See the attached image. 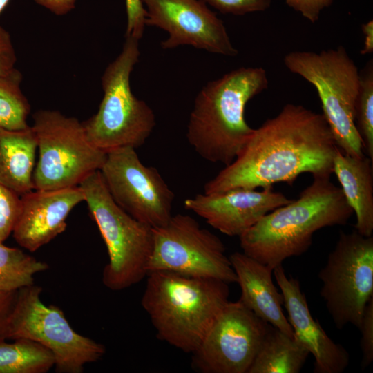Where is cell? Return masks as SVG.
<instances>
[{"label":"cell","instance_id":"34","mask_svg":"<svg viewBox=\"0 0 373 373\" xmlns=\"http://www.w3.org/2000/svg\"><path fill=\"white\" fill-rule=\"evenodd\" d=\"M364 37L363 46L361 54L365 55L373 52V21L371 19L361 26Z\"/></svg>","mask_w":373,"mask_h":373},{"label":"cell","instance_id":"8","mask_svg":"<svg viewBox=\"0 0 373 373\" xmlns=\"http://www.w3.org/2000/svg\"><path fill=\"white\" fill-rule=\"evenodd\" d=\"M32 119L39 152L32 177L34 189L77 186L100 170L106 153L88 140L82 122L49 109L37 111Z\"/></svg>","mask_w":373,"mask_h":373},{"label":"cell","instance_id":"13","mask_svg":"<svg viewBox=\"0 0 373 373\" xmlns=\"http://www.w3.org/2000/svg\"><path fill=\"white\" fill-rule=\"evenodd\" d=\"M272 325L239 300L224 306L192 353L202 373H247Z\"/></svg>","mask_w":373,"mask_h":373},{"label":"cell","instance_id":"35","mask_svg":"<svg viewBox=\"0 0 373 373\" xmlns=\"http://www.w3.org/2000/svg\"><path fill=\"white\" fill-rule=\"evenodd\" d=\"M10 0H0V15L6 7Z\"/></svg>","mask_w":373,"mask_h":373},{"label":"cell","instance_id":"29","mask_svg":"<svg viewBox=\"0 0 373 373\" xmlns=\"http://www.w3.org/2000/svg\"><path fill=\"white\" fill-rule=\"evenodd\" d=\"M127 15L126 37L140 40L145 28L146 10L141 0H125Z\"/></svg>","mask_w":373,"mask_h":373},{"label":"cell","instance_id":"33","mask_svg":"<svg viewBox=\"0 0 373 373\" xmlns=\"http://www.w3.org/2000/svg\"><path fill=\"white\" fill-rule=\"evenodd\" d=\"M56 15H64L75 8L77 0H34Z\"/></svg>","mask_w":373,"mask_h":373},{"label":"cell","instance_id":"25","mask_svg":"<svg viewBox=\"0 0 373 373\" xmlns=\"http://www.w3.org/2000/svg\"><path fill=\"white\" fill-rule=\"evenodd\" d=\"M361 82L356 103L355 124L366 155L373 161V63L360 72Z\"/></svg>","mask_w":373,"mask_h":373},{"label":"cell","instance_id":"27","mask_svg":"<svg viewBox=\"0 0 373 373\" xmlns=\"http://www.w3.org/2000/svg\"><path fill=\"white\" fill-rule=\"evenodd\" d=\"M223 14L243 15L262 12L271 6V0H203Z\"/></svg>","mask_w":373,"mask_h":373},{"label":"cell","instance_id":"23","mask_svg":"<svg viewBox=\"0 0 373 373\" xmlns=\"http://www.w3.org/2000/svg\"><path fill=\"white\" fill-rule=\"evenodd\" d=\"M0 242V292L18 291L34 284V275L47 270L48 265Z\"/></svg>","mask_w":373,"mask_h":373},{"label":"cell","instance_id":"31","mask_svg":"<svg viewBox=\"0 0 373 373\" xmlns=\"http://www.w3.org/2000/svg\"><path fill=\"white\" fill-rule=\"evenodd\" d=\"M16 52L8 31L0 26V75L15 68Z\"/></svg>","mask_w":373,"mask_h":373},{"label":"cell","instance_id":"21","mask_svg":"<svg viewBox=\"0 0 373 373\" xmlns=\"http://www.w3.org/2000/svg\"><path fill=\"white\" fill-rule=\"evenodd\" d=\"M309 354L294 338L271 326L247 373H298Z\"/></svg>","mask_w":373,"mask_h":373},{"label":"cell","instance_id":"14","mask_svg":"<svg viewBox=\"0 0 373 373\" xmlns=\"http://www.w3.org/2000/svg\"><path fill=\"white\" fill-rule=\"evenodd\" d=\"M146 26L165 30L163 49L189 45L228 57L238 55L226 27L203 0H141Z\"/></svg>","mask_w":373,"mask_h":373},{"label":"cell","instance_id":"10","mask_svg":"<svg viewBox=\"0 0 373 373\" xmlns=\"http://www.w3.org/2000/svg\"><path fill=\"white\" fill-rule=\"evenodd\" d=\"M320 294L336 328H360L365 307L373 298V237L356 229L340 231L338 239L320 270Z\"/></svg>","mask_w":373,"mask_h":373},{"label":"cell","instance_id":"32","mask_svg":"<svg viewBox=\"0 0 373 373\" xmlns=\"http://www.w3.org/2000/svg\"><path fill=\"white\" fill-rule=\"evenodd\" d=\"M18 291L0 292V341L9 338V323Z\"/></svg>","mask_w":373,"mask_h":373},{"label":"cell","instance_id":"15","mask_svg":"<svg viewBox=\"0 0 373 373\" xmlns=\"http://www.w3.org/2000/svg\"><path fill=\"white\" fill-rule=\"evenodd\" d=\"M291 201L272 187L261 191L238 188L197 194L186 199L184 204L213 228L227 236L239 237L267 213Z\"/></svg>","mask_w":373,"mask_h":373},{"label":"cell","instance_id":"16","mask_svg":"<svg viewBox=\"0 0 373 373\" xmlns=\"http://www.w3.org/2000/svg\"><path fill=\"white\" fill-rule=\"evenodd\" d=\"M31 191L21 195V211L12 231L16 242L35 251L63 233L72 209L84 201L79 186Z\"/></svg>","mask_w":373,"mask_h":373},{"label":"cell","instance_id":"17","mask_svg":"<svg viewBox=\"0 0 373 373\" xmlns=\"http://www.w3.org/2000/svg\"><path fill=\"white\" fill-rule=\"evenodd\" d=\"M273 273L283 296L294 338L314 356V372H344L350 363V354L343 346L333 341L312 317L299 281L287 277L282 265L275 267Z\"/></svg>","mask_w":373,"mask_h":373},{"label":"cell","instance_id":"12","mask_svg":"<svg viewBox=\"0 0 373 373\" xmlns=\"http://www.w3.org/2000/svg\"><path fill=\"white\" fill-rule=\"evenodd\" d=\"M99 172L114 201L137 220L156 228L173 216V191L155 168L140 161L135 149L108 152Z\"/></svg>","mask_w":373,"mask_h":373},{"label":"cell","instance_id":"4","mask_svg":"<svg viewBox=\"0 0 373 373\" xmlns=\"http://www.w3.org/2000/svg\"><path fill=\"white\" fill-rule=\"evenodd\" d=\"M146 277L141 304L157 337L192 354L229 302V284L165 271Z\"/></svg>","mask_w":373,"mask_h":373},{"label":"cell","instance_id":"6","mask_svg":"<svg viewBox=\"0 0 373 373\" xmlns=\"http://www.w3.org/2000/svg\"><path fill=\"white\" fill-rule=\"evenodd\" d=\"M284 64L316 88L323 115L338 148L345 154L365 155L355 124L356 103L361 75L343 46L320 52L292 51L285 55Z\"/></svg>","mask_w":373,"mask_h":373},{"label":"cell","instance_id":"30","mask_svg":"<svg viewBox=\"0 0 373 373\" xmlns=\"http://www.w3.org/2000/svg\"><path fill=\"white\" fill-rule=\"evenodd\" d=\"M285 2L314 23L318 20L321 12L332 5L333 0H285Z\"/></svg>","mask_w":373,"mask_h":373},{"label":"cell","instance_id":"26","mask_svg":"<svg viewBox=\"0 0 373 373\" xmlns=\"http://www.w3.org/2000/svg\"><path fill=\"white\" fill-rule=\"evenodd\" d=\"M21 207V196L0 184V242H3L12 233Z\"/></svg>","mask_w":373,"mask_h":373},{"label":"cell","instance_id":"20","mask_svg":"<svg viewBox=\"0 0 373 373\" xmlns=\"http://www.w3.org/2000/svg\"><path fill=\"white\" fill-rule=\"evenodd\" d=\"M37 150L32 126L23 130L0 128V184L20 196L34 190Z\"/></svg>","mask_w":373,"mask_h":373},{"label":"cell","instance_id":"2","mask_svg":"<svg viewBox=\"0 0 373 373\" xmlns=\"http://www.w3.org/2000/svg\"><path fill=\"white\" fill-rule=\"evenodd\" d=\"M298 199L267 213L240 236L242 252L274 269L305 253L318 230L345 225L354 213L330 177H314Z\"/></svg>","mask_w":373,"mask_h":373},{"label":"cell","instance_id":"19","mask_svg":"<svg viewBox=\"0 0 373 373\" xmlns=\"http://www.w3.org/2000/svg\"><path fill=\"white\" fill-rule=\"evenodd\" d=\"M373 161L366 155L353 157L338 148L333 161V173L346 201L356 215L355 229L364 236L373 232Z\"/></svg>","mask_w":373,"mask_h":373},{"label":"cell","instance_id":"9","mask_svg":"<svg viewBox=\"0 0 373 373\" xmlns=\"http://www.w3.org/2000/svg\"><path fill=\"white\" fill-rule=\"evenodd\" d=\"M42 288L35 284L18 290L9 323V338L34 341L53 354L59 373H82L86 364L96 362L105 347L75 331L58 307L45 305Z\"/></svg>","mask_w":373,"mask_h":373},{"label":"cell","instance_id":"18","mask_svg":"<svg viewBox=\"0 0 373 373\" xmlns=\"http://www.w3.org/2000/svg\"><path fill=\"white\" fill-rule=\"evenodd\" d=\"M229 257L241 290L239 300L258 317L294 338L283 313V294L272 280L273 269L243 252L236 251Z\"/></svg>","mask_w":373,"mask_h":373},{"label":"cell","instance_id":"24","mask_svg":"<svg viewBox=\"0 0 373 373\" xmlns=\"http://www.w3.org/2000/svg\"><path fill=\"white\" fill-rule=\"evenodd\" d=\"M22 75L15 68L0 75V128L23 130L28 128L30 105L22 92Z\"/></svg>","mask_w":373,"mask_h":373},{"label":"cell","instance_id":"5","mask_svg":"<svg viewBox=\"0 0 373 373\" xmlns=\"http://www.w3.org/2000/svg\"><path fill=\"white\" fill-rule=\"evenodd\" d=\"M139 57V40L126 37L121 52L102 76L104 94L98 111L82 122L88 140L106 153L123 147L136 149L155 126L153 110L131 88V74Z\"/></svg>","mask_w":373,"mask_h":373},{"label":"cell","instance_id":"7","mask_svg":"<svg viewBox=\"0 0 373 373\" xmlns=\"http://www.w3.org/2000/svg\"><path fill=\"white\" fill-rule=\"evenodd\" d=\"M79 186L108 251L103 284L111 290L119 291L138 283L148 274L153 228L133 218L114 201L99 170Z\"/></svg>","mask_w":373,"mask_h":373},{"label":"cell","instance_id":"28","mask_svg":"<svg viewBox=\"0 0 373 373\" xmlns=\"http://www.w3.org/2000/svg\"><path fill=\"white\" fill-rule=\"evenodd\" d=\"M362 337L361 347L362 350V369L368 367L373 361V298L367 303L362 318L360 328Z\"/></svg>","mask_w":373,"mask_h":373},{"label":"cell","instance_id":"3","mask_svg":"<svg viewBox=\"0 0 373 373\" xmlns=\"http://www.w3.org/2000/svg\"><path fill=\"white\" fill-rule=\"evenodd\" d=\"M268 85L262 67H241L208 82L195 97L187 126L195 152L208 162L231 164L254 131L245 120L246 104Z\"/></svg>","mask_w":373,"mask_h":373},{"label":"cell","instance_id":"22","mask_svg":"<svg viewBox=\"0 0 373 373\" xmlns=\"http://www.w3.org/2000/svg\"><path fill=\"white\" fill-rule=\"evenodd\" d=\"M0 341V373H46L55 366L52 353L34 341Z\"/></svg>","mask_w":373,"mask_h":373},{"label":"cell","instance_id":"1","mask_svg":"<svg viewBox=\"0 0 373 373\" xmlns=\"http://www.w3.org/2000/svg\"><path fill=\"white\" fill-rule=\"evenodd\" d=\"M337 149L322 113L287 104L254 129L234 160L205 183L204 193L291 184L303 173L330 177Z\"/></svg>","mask_w":373,"mask_h":373},{"label":"cell","instance_id":"11","mask_svg":"<svg viewBox=\"0 0 373 373\" xmlns=\"http://www.w3.org/2000/svg\"><path fill=\"white\" fill-rule=\"evenodd\" d=\"M153 233L148 274L165 271L228 284L236 283L222 241L190 216H172L165 224L153 228Z\"/></svg>","mask_w":373,"mask_h":373}]
</instances>
